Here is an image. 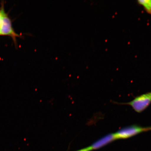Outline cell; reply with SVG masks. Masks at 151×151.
<instances>
[{"instance_id": "6da1fadb", "label": "cell", "mask_w": 151, "mask_h": 151, "mask_svg": "<svg viewBox=\"0 0 151 151\" xmlns=\"http://www.w3.org/2000/svg\"><path fill=\"white\" fill-rule=\"evenodd\" d=\"M2 13L1 21L0 27V35L8 36L12 38L15 44H16V38L20 35L15 32L12 27V22L8 15L5 12L3 5L1 9Z\"/></svg>"}, {"instance_id": "5b68a950", "label": "cell", "mask_w": 151, "mask_h": 151, "mask_svg": "<svg viewBox=\"0 0 151 151\" xmlns=\"http://www.w3.org/2000/svg\"><path fill=\"white\" fill-rule=\"evenodd\" d=\"M137 3L142 6L145 11L149 14L151 15V0H139L137 1Z\"/></svg>"}, {"instance_id": "277c9868", "label": "cell", "mask_w": 151, "mask_h": 151, "mask_svg": "<svg viewBox=\"0 0 151 151\" xmlns=\"http://www.w3.org/2000/svg\"><path fill=\"white\" fill-rule=\"evenodd\" d=\"M116 139L114 134H111L106 135L94 142L91 146L81 149L77 151H91L101 148V147Z\"/></svg>"}, {"instance_id": "7a4b0ae2", "label": "cell", "mask_w": 151, "mask_h": 151, "mask_svg": "<svg viewBox=\"0 0 151 151\" xmlns=\"http://www.w3.org/2000/svg\"><path fill=\"white\" fill-rule=\"evenodd\" d=\"M151 103V92L138 96L131 101L121 104L131 106L136 112L141 113Z\"/></svg>"}, {"instance_id": "8992f818", "label": "cell", "mask_w": 151, "mask_h": 151, "mask_svg": "<svg viewBox=\"0 0 151 151\" xmlns=\"http://www.w3.org/2000/svg\"><path fill=\"white\" fill-rule=\"evenodd\" d=\"M2 18V13L1 9H0V27H1Z\"/></svg>"}, {"instance_id": "3957f363", "label": "cell", "mask_w": 151, "mask_h": 151, "mask_svg": "<svg viewBox=\"0 0 151 151\" xmlns=\"http://www.w3.org/2000/svg\"><path fill=\"white\" fill-rule=\"evenodd\" d=\"M151 131V127H143L133 125L120 129L114 133L116 139H125L134 136L143 132Z\"/></svg>"}]
</instances>
